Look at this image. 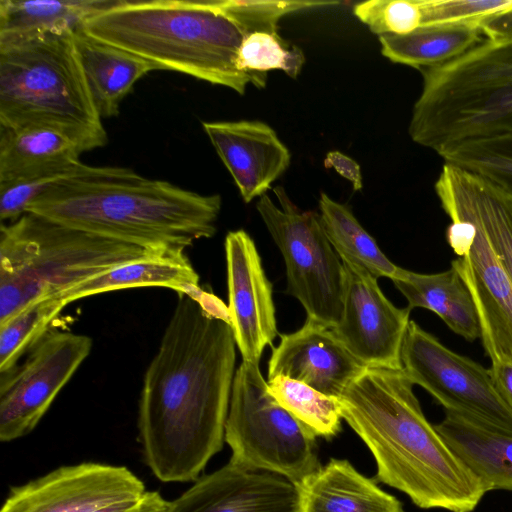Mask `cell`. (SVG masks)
<instances>
[{"label": "cell", "instance_id": "2e32d148", "mask_svg": "<svg viewBox=\"0 0 512 512\" xmlns=\"http://www.w3.org/2000/svg\"><path fill=\"white\" fill-rule=\"evenodd\" d=\"M296 485L265 471L250 470L228 461L203 475L166 512H298Z\"/></svg>", "mask_w": 512, "mask_h": 512}, {"label": "cell", "instance_id": "d4e9b609", "mask_svg": "<svg viewBox=\"0 0 512 512\" xmlns=\"http://www.w3.org/2000/svg\"><path fill=\"white\" fill-rule=\"evenodd\" d=\"M116 0H0V43L74 33Z\"/></svg>", "mask_w": 512, "mask_h": 512}, {"label": "cell", "instance_id": "3957f363", "mask_svg": "<svg viewBox=\"0 0 512 512\" xmlns=\"http://www.w3.org/2000/svg\"><path fill=\"white\" fill-rule=\"evenodd\" d=\"M405 372L366 368L338 398L376 463L375 481L422 509L472 512L487 490L425 417Z\"/></svg>", "mask_w": 512, "mask_h": 512}, {"label": "cell", "instance_id": "e0dca14e", "mask_svg": "<svg viewBox=\"0 0 512 512\" xmlns=\"http://www.w3.org/2000/svg\"><path fill=\"white\" fill-rule=\"evenodd\" d=\"M366 368L345 347L333 327L307 318L297 331L280 335L268 363V380L286 376L339 398Z\"/></svg>", "mask_w": 512, "mask_h": 512}, {"label": "cell", "instance_id": "9c48e42d", "mask_svg": "<svg viewBox=\"0 0 512 512\" xmlns=\"http://www.w3.org/2000/svg\"><path fill=\"white\" fill-rule=\"evenodd\" d=\"M273 191L280 207L265 194L256 209L283 256L286 292L301 303L307 318L335 327L343 312V263L327 238L320 214L299 209L282 186Z\"/></svg>", "mask_w": 512, "mask_h": 512}, {"label": "cell", "instance_id": "d6a6232c", "mask_svg": "<svg viewBox=\"0 0 512 512\" xmlns=\"http://www.w3.org/2000/svg\"><path fill=\"white\" fill-rule=\"evenodd\" d=\"M82 162L0 182V220L12 222L27 212L29 205L51 187L77 174Z\"/></svg>", "mask_w": 512, "mask_h": 512}, {"label": "cell", "instance_id": "7c38bea8", "mask_svg": "<svg viewBox=\"0 0 512 512\" xmlns=\"http://www.w3.org/2000/svg\"><path fill=\"white\" fill-rule=\"evenodd\" d=\"M446 240L457 258L451 262L476 306L481 340L491 363H512V282L480 226L451 215Z\"/></svg>", "mask_w": 512, "mask_h": 512}, {"label": "cell", "instance_id": "7a4b0ae2", "mask_svg": "<svg viewBox=\"0 0 512 512\" xmlns=\"http://www.w3.org/2000/svg\"><path fill=\"white\" fill-rule=\"evenodd\" d=\"M340 4L317 0H116L85 21L84 31L159 67L245 95L264 88L267 73L237 68L244 39L278 32L287 14Z\"/></svg>", "mask_w": 512, "mask_h": 512}, {"label": "cell", "instance_id": "603a6c76", "mask_svg": "<svg viewBox=\"0 0 512 512\" xmlns=\"http://www.w3.org/2000/svg\"><path fill=\"white\" fill-rule=\"evenodd\" d=\"M138 287H165L177 294L201 288L199 274L185 252H159L118 265L58 296L68 305L88 296Z\"/></svg>", "mask_w": 512, "mask_h": 512}, {"label": "cell", "instance_id": "cb8c5ba5", "mask_svg": "<svg viewBox=\"0 0 512 512\" xmlns=\"http://www.w3.org/2000/svg\"><path fill=\"white\" fill-rule=\"evenodd\" d=\"M392 281L406 298L408 309L424 308L436 313L454 333L468 341L481 338L473 297L454 267L434 274L400 267Z\"/></svg>", "mask_w": 512, "mask_h": 512}, {"label": "cell", "instance_id": "ffe728a7", "mask_svg": "<svg viewBox=\"0 0 512 512\" xmlns=\"http://www.w3.org/2000/svg\"><path fill=\"white\" fill-rule=\"evenodd\" d=\"M296 487L298 512H406L400 500L346 459L331 458Z\"/></svg>", "mask_w": 512, "mask_h": 512}, {"label": "cell", "instance_id": "e575fe53", "mask_svg": "<svg viewBox=\"0 0 512 512\" xmlns=\"http://www.w3.org/2000/svg\"><path fill=\"white\" fill-rule=\"evenodd\" d=\"M169 505L158 491H146L138 500L114 503L92 512H166Z\"/></svg>", "mask_w": 512, "mask_h": 512}, {"label": "cell", "instance_id": "ba28073f", "mask_svg": "<svg viewBox=\"0 0 512 512\" xmlns=\"http://www.w3.org/2000/svg\"><path fill=\"white\" fill-rule=\"evenodd\" d=\"M316 438L272 396L259 364L242 361L235 371L225 424L229 461L297 485L322 466Z\"/></svg>", "mask_w": 512, "mask_h": 512}, {"label": "cell", "instance_id": "d590c367", "mask_svg": "<svg viewBox=\"0 0 512 512\" xmlns=\"http://www.w3.org/2000/svg\"><path fill=\"white\" fill-rule=\"evenodd\" d=\"M324 165L326 168L332 167L341 176L348 179L352 183L355 191L362 188L360 166L352 158L339 151H330L326 155Z\"/></svg>", "mask_w": 512, "mask_h": 512}, {"label": "cell", "instance_id": "5bb4252c", "mask_svg": "<svg viewBox=\"0 0 512 512\" xmlns=\"http://www.w3.org/2000/svg\"><path fill=\"white\" fill-rule=\"evenodd\" d=\"M343 312L333 327L345 347L368 368L402 369L401 351L410 323V309L392 304L377 278L346 263Z\"/></svg>", "mask_w": 512, "mask_h": 512}, {"label": "cell", "instance_id": "9a60e30c", "mask_svg": "<svg viewBox=\"0 0 512 512\" xmlns=\"http://www.w3.org/2000/svg\"><path fill=\"white\" fill-rule=\"evenodd\" d=\"M230 326L243 361L259 364L278 334L272 284L251 236L243 229L225 237Z\"/></svg>", "mask_w": 512, "mask_h": 512}, {"label": "cell", "instance_id": "8992f818", "mask_svg": "<svg viewBox=\"0 0 512 512\" xmlns=\"http://www.w3.org/2000/svg\"><path fill=\"white\" fill-rule=\"evenodd\" d=\"M102 121L73 33L0 43V127H51L84 153L106 145Z\"/></svg>", "mask_w": 512, "mask_h": 512}, {"label": "cell", "instance_id": "74e56055", "mask_svg": "<svg viewBox=\"0 0 512 512\" xmlns=\"http://www.w3.org/2000/svg\"><path fill=\"white\" fill-rule=\"evenodd\" d=\"M489 371L497 390L512 409V363H491Z\"/></svg>", "mask_w": 512, "mask_h": 512}, {"label": "cell", "instance_id": "8fae6325", "mask_svg": "<svg viewBox=\"0 0 512 512\" xmlns=\"http://www.w3.org/2000/svg\"><path fill=\"white\" fill-rule=\"evenodd\" d=\"M92 339L71 331H48L25 361L1 373L0 440L11 442L35 429L53 401L88 357Z\"/></svg>", "mask_w": 512, "mask_h": 512}, {"label": "cell", "instance_id": "7402d4cb", "mask_svg": "<svg viewBox=\"0 0 512 512\" xmlns=\"http://www.w3.org/2000/svg\"><path fill=\"white\" fill-rule=\"evenodd\" d=\"M434 426L487 492L512 491V435L449 411Z\"/></svg>", "mask_w": 512, "mask_h": 512}, {"label": "cell", "instance_id": "83f0119b", "mask_svg": "<svg viewBox=\"0 0 512 512\" xmlns=\"http://www.w3.org/2000/svg\"><path fill=\"white\" fill-rule=\"evenodd\" d=\"M319 209L327 238L342 262L358 266L377 279L397 276L400 267L381 251L347 205L322 192Z\"/></svg>", "mask_w": 512, "mask_h": 512}, {"label": "cell", "instance_id": "f1b7e54d", "mask_svg": "<svg viewBox=\"0 0 512 512\" xmlns=\"http://www.w3.org/2000/svg\"><path fill=\"white\" fill-rule=\"evenodd\" d=\"M267 383L276 401L316 437L330 440L340 432L343 418L338 398L282 375Z\"/></svg>", "mask_w": 512, "mask_h": 512}, {"label": "cell", "instance_id": "1f68e13d", "mask_svg": "<svg viewBox=\"0 0 512 512\" xmlns=\"http://www.w3.org/2000/svg\"><path fill=\"white\" fill-rule=\"evenodd\" d=\"M305 63L301 48L285 41L278 32L256 31L242 42L237 55V68L247 73L281 70L296 79Z\"/></svg>", "mask_w": 512, "mask_h": 512}, {"label": "cell", "instance_id": "8d00e7d4", "mask_svg": "<svg viewBox=\"0 0 512 512\" xmlns=\"http://www.w3.org/2000/svg\"><path fill=\"white\" fill-rule=\"evenodd\" d=\"M481 29L487 39L512 38V8L483 22Z\"/></svg>", "mask_w": 512, "mask_h": 512}, {"label": "cell", "instance_id": "52a82bcc", "mask_svg": "<svg viewBox=\"0 0 512 512\" xmlns=\"http://www.w3.org/2000/svg\"><path fill=\"white\" fill-rule=\"evenodd\" d=\"M151 253L35 213L1 223L0 325L39 299Z\"/></svg>", "mask_w": 512, "mask_h": 512}, {"label": "cell", "instance_id": "4fadbf2b", "mask_svg": "<svg viewBox=\"0 0 512 512\" xmlns=\"http://www.w3.org/2000/svg\"><path fill=\"white\" fill-rule=\"evenodd\" d=\"M146 491L125 466L81 462L11 487L0 512H92L138 500Z\"/></svg>", "mask_w": 512, "mask_h": 512}, {"label": "cell", "instance_id": "30bf717a", "mask_svg": "<svg viewBox=\"0 0 512 512\" xmlns=\"http://www.w3.org/2000/svg\"><path fill=\"white\" fill-rule=\"evenodd\" d=\"M402 370L445 411L512 435V409L489 369L443 345L410 320L401 351Z\"/></svg>", "mask_w": 512, "mask_h": 512}, {"label": "cell", "instance_id": "836d02e7", "mask_svg": "<svg viewBox=\"0 0 512 512\" xmlns=\"http://www.w3.org/2000/svg\"><path fill=\"white\" fill-rule=\"evenodd\" d=\"M429 26L477 25L512 8V0H423Z\"/></svg>", "mask_w": 512, "mask_h": 512}, {"label": "cell", "instance_id": "44dd1931", "mask_svg": "<svg viewBox=\"0 0 512 512\" xmlns=\"http://www.w3.org/2000/svg\"><path fill=\"white\" fill-rule=\"evenodd\" d=\"M75 46L94 105L100 117H115L134 84L151 71L153 63L124 49L99 41L83 27L73 33Z\"/></svg>", "mask_w": 512, "mask_h": 512}, {"label": "cell", "instance_id": "6da1fadb", "mask_svg": "<svg viewBox=\"0 0 512 512\" xmlns=\"http://www.w3.org/2000/svg\"><path fill=\"white\" fill-rule=\"evenodd\" d=\"M235 348L228 306L220 298L202 288L178 294L138 406V441L158 480L194 482L222 450Z\"/></svg>", "mask_w": 512, "mask_h": 512}, {"label": "cell", "instance_id": "f546056e", "mask_svg": "<svg viewBox=\"0 0 512 512\" xmlns=\"http://www.w3.org/2000/svg\"><path fill=\"white\" fill-rule=\"evenodd\" d=\"M66 306L58 295L39 299L0 325V373L18 365L20 357L49 331Z\"/></svg>", "mask_w": 512, "mask_h": 512}, {"label": "cell", "instance_id": "5b68a950", "mask_svg": "<svg viewBox=\"0 0 512 512\" xmlns=\"http://www.w3.org/2000/svg\"><path fill=\"white\" fill-rule=\"evenodd\" d=\"M411 139L441 156L468 140L512 136V38H483L459 57L420 70Z\"/></svg>", "mask_w": 512, "mask_h": 512}, {"label": "cell", "instance_id": "277c9868", "mask_svg": "<svg viewBox=\"0 0 512 512\" xmlns=\"http://www.w3.org/2000/svg\"><path fill=\"white\" fill-rule=\"evenodd\" d=\"M221 207L219 194H200L126 167L85 164L27 212L158 253L185 252L213 237Z\"/></svg>", "mask_w": 512, "mask_h": 512}, {"label": "cell", "instance_id": "484cf974", "mask_svg": "<svg viewBox=\"0 0 512 512\" xmlns=\"http://www.w3.org/2000/svg\"><path fill=\"white\" fill-rule=\"evenodd\" d=\"M78 145L39 125L0 127V182L81 162Z\"/></svg>", "mask_w": 512, "mask_h": 512}, {"label": "cell", "instance_id": "d6986e66", "mask_svg": "<svg viewBox=\"0 0 512 512\" xmlns=\"http://www.w3.org/2000/svg\"><path fill=\"white\" fill-rule=\"evenodd\" d=\"M434 188L448 217L464 215L480 226L512 282V197L490 180L448 163Z\"/></svg>", "mask_w": 512, "mask_h": 512}, {"label": "cell", "instance_id": "ac0fdd59", "mask_svg": "<svg viewBox=\"0 0 512 512\" xmlns=\"http://www.w3.org/2000/svg\"><path fill=\"white\" fill-rule=\"evenodd\" d=\"M202 127L245 203L265 195L290 165L289 149L264 122L205 121Z\"/></svg>", "mask_w": 512, "mask_h": 512}, {"label": "cell", "instance_id": "4dcf8cb0", "mask_svg": "<svg viewBox=\"0 0 512 512\" xmlns=\"http://www.w3.org/2000/svg\"><path fill=\"white\" fill-rule=\"evenodd\" d=\"M441 157L444 163L490 180L512 197V136L464 141Z\"/></svg>", "mask_w": 512, "mask_h": 512}, {"label": "cell", "instance_id": "4316f807", "mask_svg": "<svg viewBox=\"0 0 512 512\" xmlns=\"http://www.w3.org/2000/svg\"><path fill=\"white\" fill-rule=\"evenodd\" d=\"M379 37L381 53L393 63L418 69L449 62L484 38L481 26H429L413 32Z\"/></svg>", "mask_w": 512, "mask_h": 512}]
</instances>
